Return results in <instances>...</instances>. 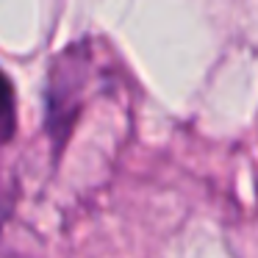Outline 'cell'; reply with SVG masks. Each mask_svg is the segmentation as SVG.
<instances>
[{"label":"cell","instance_id":"cell-1","mask_svg":"<svg viewBox=\"0 0 258 258\" xmlns=\"http://www.w3.org/2000/svg\"><path fill=\"white\" fill-rule=\"evenodd\" d=\"M14 128H17V119H14V92H12L9 78L0 73V142L12 139Z\"/></svg>","mask_w":258,"mask_h":258}]
</instances>
